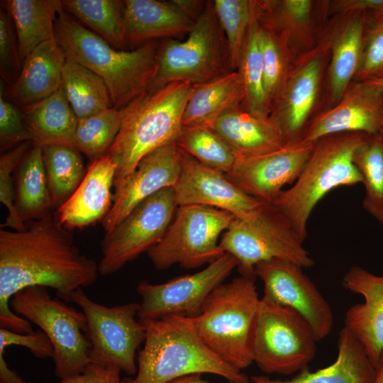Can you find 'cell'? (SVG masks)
<instances>
[{
  "label": "cell",
  "mask_w": 383,
  "mask_h": 383,
  "mask_svg": "<svg viewBox=\"0 0 383 383\" xmlns=\"http://www.w3.org/2000/svg\"><path fill=\"white\" fill-rule=\"evenodd\" d=\"M383 113V91L362 82L350 84L340 100L309 121L301 140L315 143L333 134L379 133Z\"/></svg>",
  "instance_id": "d6986e66"
},
{
  "label": "cell",
  "mask_w": 383,
  "mask_h": 383,
  "mask_svg": "<svg viewBox=\"0 0 383 383\" xmlns=\"http://www.w3.org/2000/svg\"><path fill=\"white\" fill-rule=\"evenodd\" d=\"M121 372L113 366L90 362L80 374L61 379L56 383H123Z\"/></svg>",
  "instance_id": "7dc6e473"
},
{
  "label": "cell",
  "mask_w": 383,
  "mask_h": 383,
  "mask_svg": "<svg viewBox=\"0 0 383 383\" xmlns=\"http://www.w3.org/2000/svg\"><path fill=\"white\" fill-rule=\"evenodd\" d=\"M168 383H209V382L204 380L201 377V374H191V375L178 378ZM230 383H235V382H230Z\"/></svg>",
  "instance_id": "f907efd6"
},
{
  "label": "cell",
  "mask_w": 383,
  "mask_h": 383,
  "mask_svg": "<svg viewBox=\"0 0 383 383\" xmlns=\"http://www.w3.org/2000/svg\"><path fill=\"white\" fill-rule=\"evenodd\" d=\"M243 101V89L237 70L207 83L192 85L182 126L209 127L225 111L242 106Z\"/></svg>",
  "instance_id": "f1b7e54d"
},
{
  "label": "cell",
  "mask_w": 383,
  "mask_h": 383,
  "mask_svg": "<svg viewBox=\"0 0 383 383\" xmlns=\"http://www.w3.org/2000/svg\"><path fill=\"white\" fill-rule=\"evenodd\" d=\"M175 143L201 163L225 174L229 173L236 155L212 128L204 126H182Z\"/></svg>",
  "instance_id": "74e56055"
},
{
  "label": "cell",
  "mask_w": 383,
  "mask_h": 383,
  "mask_svg": "<svg viewBox=\"0 0 383 383\" xmlns=\"http://www.w3.org/2000/svg\"><path fill=\"white\" fill-rule=\"evenodd\" d=\"M353 162L362 178L365 210L383 224V140L370 135L355 152Z\"/></svg>",
  "instance_id": "f35d334b"
},
{
  "label": "cell",
  "mask_w": 383,
  "mask_h": 383,
  "mask_svg": "<svg viewBox=\"0 0 383 383\" xmlns=\"http://www.w3.org/2000/svg\"><path fill=\"white\" fill-rule=\"evenodd\" d=\"M232 71L224 33L213 1H207L186 40H162L156 72L148 91L174 82L201 84Z\"/></svg>",
  "instance_id": "52a82bcc"
},
{
  "label": "cell",
  "mask_w": 383,
  "mask_h": 383,
  "mask_svg": "<svg viewBox=\"0 0 383 383\" xmlns=\"http://www.w3.org/2000/svg\"><path fill=\"white\" fill-rule=\"evenodd\" d=\"M370 16L355 81H367L383 76V16L372 13Z\"/></svg>",
  "instance_id": "7bdbcfd3"
},
{
  "label": "cell",
  "mask_w": 383,
  "mask_h": 383,
  "mask_svg": "<svg viewBox=\"0 0 383 383\" xmlns=\"http://www.w3.org/2000/svg\"><path fill=\"white\" fill-rule=\"evenodd\" d=\"M213 5L227 41L231 69L235 71L255 18V1L214 0Z\"/></svg>",
  "instance_id": "ab89813d"
},
{
  "label": "cell",
  "mask_w": 383,
  "mask_h": 383,
  "mask_svg": "<svg viewBox=\"0 0 383 383\" xmlns=\"http://www.w3.org/2000/svg\"><path fill=\"white\" fill-rule=\"evenodd\" d=\"M255 279L240 275L221 284L192 318L204 343L240 371L253 362L252 337L260 301Z\"/></svg>",
  "instance_id": "8992f818"
},
{
  "label": "cell",
  "mask_w": 383,
  "mask_h": 383,
  "mask_svg": "<svg viewBox=\"0 0 383 383\" xmlns=\"http://www.w3.org/2000/svg\"><path fill=\"white\" fill-rule=\"evenodd\" d=\"M70 301L79 306L85 315L90 362L135 374L136 351L146 335L143 323L136 319L140 304L107 306L91 300L82 288L72 294Z\"/></svg>",
  "instance_id": "7c38bea8"
},
{
  "label": "cell",
  "mask_w": 383,
  "mask_h": 383,
  "mask_svg": "<svg viewBox=\"0 0 383 383\" xmlns=\"http://www.w3.org/2000/svg\"><path fill=\"white\" fill-rule=\"evenodd\" d=\"M21 113L35 145L76 148L78 118L62 87L44 99L23 106Z\"/></svg>",
  "instance_id": "4316f807"
},
{
  "label": "cell",
  "mask_w": 383,
  "mask_h": 383,
  "mask_svg": "<svg viewBox=\"0 0 383 383\" xmlns=\"http://www.w3.org/2000/svg\"><path fill=\"white\" fill-rule=\"evenodd\" d=\"M235 218L206 206H177L163 237L147 254L158 270L175 264L187 269L210 264L224 254L218 238Z\"/></svg>",
  "instance_id": "8fae6325"
},
{
  "label": "cell",
  "mask_w": 383,
  "mask_h": 383,
  "mask_svg": "<svg viewBox=\"0 0 383 383\" xmlns=\"http://www.w3.org/2000/svg\"><path fill=\"white\" fill-rule=\"evenodd\" d=\"M332 11L345 14L372 13L383 9V0H340L331 4Z\"/></svg>",
  "instance_id": "c3c4849f"
},
{
  "label": "cell",
  "mask_w": 383,
  "mask_h": 383,
  "mask_svg": "<svg viewBox=\"0 0 383 383\" xmlns=\"http://www.w3.org/2000/svg\"><path fill=\"white\" fill-rule=\"evenodd\" d=\"M362 82H365L369 84L370 85L383 91V76L379 78L374 79L367 80V81H362Z\"/></svg>",
  "instance_id": "f5cc1de1"
},
{
  "label": "cell",
  "mask_w": 383,
  "mask_h": 383,
  "mask_svg": "<svg viewBox=\"0 0 383 383\" xmlns=\"http://www.w3.org/2000/svg\"><path fill=\"white\" fill-rule=\"evenodd\" d=\"M62 77L63 89L78 119L113 107L105 82L89 69L66 57Z\"/></svg>",
  "instance_id": "1f68e13d"
},
{
  "label": "cell",
  "mask_w": 383,
  "mask_h": 383,
  "mask_svg": "<svg viewBox=\"0 0 383 383\" xmlns=\"http://www.w3.org/2000/svg\"><path fill=\"white\" fill-rule=\"evenodd\" d=\"M123 13L127 46L188 34L195 23L174 0H126Z\"/></svg>",
  "instance_id": "603a6c76"
},
{
  "label": "cell",
  "mask_w": 383,
  "mask_h": 383,
  "mask_svg": "<svg viewBox=\"0 0 383 383\" xmlns=\"http://www.w3.org/2000/svg\"><path fill=\"white\" fill-rule=\"evenodd\" d=\"M369 135L345 133L316 140L296 180L272 202L289 219L303 243L309 218L320 200L338 187L362 183L353 157Z\"/></svg>",
  "instance_id": "5b68a950"
},
{
  "label": "cell",
  "mask_w": 383,
  "mask_h": 383,
  "mask_svg": "<svg viewBox=\"0 0 383 383\" xmlns=\"http://www.w3.org/2000/svg\"><path fill=\"white\" fill-rule=\"evenodd\" d=\"M209 127L225 140L237 158L265 154L286 144L280 126L272 116H255L242 106L225 111Z\"/></svg>",
  "instance_id": "cb8c5ba5"
},
{
  "label": "cell",
  "mask_w": 383,
  "mask_h": 383,
  "mask_svg": "<svg viewBox=\"0 0 383 383\" xmlns=\"http://www.w3.org/2000/svg\"><path fill=\"white\" fill-rule=\"evenodd\" d=\"M26 226L22 231H0V328L18 333L33 330L10 307L16 293L41 286L70 301L75 290L92 285L99 274L98 264L79 251L52 213Z\"/></svg>",
  "instance_id": "6da1fadb"
},
{
  "label": "cell",
  "mask_w": 383,
  "mask_h": 383,
  "mask_svg": "<svg viewBox=\"0 0 383 383\" xmlns=\"http://www.w3.org/2000/svg\"><path fill=\"white\" fill-rule=\"evenodd\" d=\"M343 285L364 297L363 303L347 311L344 327L377 366L383 352V276L353 266L344 275Z\"/></svg>",
  "instance_id": "ffe728a7"
},
{
  "label": "cell",
  "mask_w": 383,
  "mask_h": 383,
  "mask_svg": "<svg viewBox=\"0 0 383 383\" xmlns=\"http://www.w3.org/2000/svg\"><path fill=\"white\" fill-rule=\"evenodd\" d=\"M219 245L238 262L240 275L255 277V267L270 260L311 267L313 260L289 219L272 203H265L252 216L235 218L223 233Z\"/></svg>",
  "instance_id": "ba28073f"
},
{
  "label": "cell",
  "mask_w": 383,
  "mask_h": 383,
  "mask_svg": "<svg viewBox=\"0 0 383 383\" xmlns=\"http://www.w3.org/2000/svg\"><path fill=\"white\" fill-rule=\"evenodd\" d=\"M62 5L109 44L120 50L127 46L123 1L64 0Z\"/></svg>",
  "instance_id": "e575fe53"
},
{
  "label": "cell",
  "mask_w": 383,
  "mask_h": 383,
  "mask_svg": "<svg viewBox=\"0 0 383 383\" xmlns=\"http://www.w3.org/2000/svg\"><path fill=\"white\" fill-rule=\"evenodd\" d=\"M121 110L111 107L97 114L78 119L76 148L93 160L106 155L121 125Z\"/></svg>",
  "instance_id": "60d3db41"
},
{
  "label": "cell",
  "mask_w": 383,
  "mask_h": 383,
  "mask_svg": "<svg viewBox=\"0 0 383 383\" xmlns=\"http://www.w3.org/2000/svg\"><path fill=\"white\" fill-rule=\"evenodd\" d=\"M238 265L231 254L224 253L202 270L161 284L140 281L136 291L141 298L138 313L140 321L169 315L197 316L211 294Z\"/></svg>",
  "instance_id": "5bb4252c"
},
{
  "label": "cell",
  "mask_w": 383,
  "mask_h": 383,
  "mask_svg": "<svg viewBox=\"0 0 383 383\" xmlns=\"http://www.w3.org/2000/svg\"><path fill=\"white\" fill-rule=\"evenodd\" d=\"M257 28L258 23L255 18L250 26L237 71L243 89V109L253 115L265 117L270 116V111L265 91Z\"/></svg>",
  "instance_id": "8d00e7d4"
},
{
  "label": "cell",
  "mask_w": 383,
  "mask_h": 383,
  "mask_svg": "<svg viewBox=\"0 0 383 383\" xmlns=\"http://www.w3.org/2000/svg\"><path fill=\"white\" fill-rule=\"evenodd\" d=\"M378 134L381 137L382 140H383V113H382V123H381L380 129Z\"/></svg>",
  "instance_id": "db71d44e"
},
{
  "label": "cell",
  "mask_w": 383,
  "mask_h": 383,
  "mask_svg": "<svg viewBox=\"0 0 383 383\" xmlns=\"http://www.w3.org/2000/svg\"><path fill=\"white\" fill-rule=\"evenodd\" d=\"M33 145V141L22 143L3 152L0 157V201L8 211L6 221L1 227L10 228L16 231H24L27 227L15 206L16 196L11 174Z\"/></svg>",
  "instance_id": "b9f144b4"
},
{
  "label": "cell",
  "mask_w": 383,
  "mask_h": 383,
  "mask_svg": "<svg viewBox=\"0 0 383 383\" xmlns=\"http://www.w3.org/2000/svg\"><path fill=\"white\" fill-rule=\"evenodd\" d=\"M13 21L4 9L0 11V74L10 85L18 77L22 69L18 43L16 42Z\"/></svg>",
  "instance_id": "ee69618b"
},
{
  "label": "cell",
  "mask_w": 383,
  "mask_h": 383,
  "mask_svg": "<svg viewBox=\"0 0 383 383\" xmlns=\"http://www.w3.org/2000/svg\"><path fill=\"white\" fill-rule=\"evenodd\" d=\"M374 13L383 16V9L382 10H380V11H379L377 12H374Z\"/></svg>",
  "instance_id": "11a10c76"
},
{
  "label": "cell",
  "mask_w": 383,
  "mask_h": 383,
  "mask_svg": "<svg viewBox=\"0 0 383 383\" xmlns=\"http://www.w3.org/2000/svg\"><path fill=\"white\" fill-rule=\"evenodd\" d=\"M192 85L174 82L147 91L121 109L120 131L106 155L116 165L115 182L148 154L176 141Z\"/></svg>",
  "instance_id": "277c9868"
},
{
  "label": "cell",
  "mask_w": 383,
  "mask_h": 383,
  "mask_svg": "<svg viewBox=\"0 0 383 383\" xmlns=\"http://www.w3.org/2000/svg\"><path fill=\"white\" fill-rule=\"evenodd\" d=\"M367 14H351L333 39L328 73L331 107L340 100L358 70L368 22Z\"/></svg>",
  "instance_id": "83f0119b"
},
{
  "label": "cell",
  "mask_w": 383,
  "mask_h": 383,
  "mask_svg": "<svg viewBox=\"0 0 383 383\" xmlns=\"http://www.w3.org/2000/svg\"><path fill=\"white\" fill-rule=\"evenodd\" d=\"M174 3L193 21H196L204 11L207 1L174 0Z\"/></svg>",
  "instance_id": "681fc988"
},
{
  "label": "cell",
  "mask_w": 383,
  "mask_h": 383,
  "mask_svg": "<svg viewBox=\"0 0 383 383\" xmlns=\"http://www.w3.org/2000/svg\"><path fill=\"white\" fill-rule=\"evenodd\" d=\"M177 208L173 187H166L137 205L117 226L104 233L100 243L99 274H113L148 252L163 237Z\"/></svg>",
  "instance_id": "4fadbf2b"
},
{
  "label": "cell",
  "mask_w": 383,
  "mask_h": 383,
  "mask_svg": "<svg viewBox=\"0 0 383 383\" xmlns=\"http://www.w3.org/2000/svg\"><path fill=\"white\" fill-rule=\"evenodd\" d=\"M376 372V365L344 327L339 333L337 358L331 365L316 372L304 368L295 377L286 380L254 375L250 381L252 383H374Z\"/></svg>",
  "instance_id": "d4e9b609"
},
{
  "label": "cell",
  "mask_w": 383,
  "mask_h": 383,
  "mask_svg": "<svg viewBox=\"0 0 383 383\" xmlns=\"http://www.w3.org/2000/svg\"><path fill=\"white\" fill-rule=\"evenodd\" d=\"M15 206L26 223L53 208L43 157V148L33 145L16 167Z\"/></svg>",
  "instance_id": "4dcf8cb0"
},
{
  "label": "cell",
  "mask_w": 383,
  "mask_h": 383,
  "mask_svg": "<svg viewBox=\"0 0 383 383\" xmlns=\"http://www.w3.org/2000/svg\"><path fill=\"white\" fill-rule=\"evenodd\" d=\"M374 383H383V352L377 365L376 377Z\"/></svg>",
  "instance_id": "816d5d0a"
},
{
  "label": "cell",
  "mask_w": 383,
  "mask_h": 383,
  "mask_svg": "<svg viewBox=\"0 0 383 383\" xmlns=\"http://www.w3.org/2000/svg\"><path fill=\"white\" fill-rule=\"evenodd\" d=\"M255 274L263 282V296L298 313L309 323L317 341L330 334L332 309L302 267L274 259L258 263Z\"/></svg>",
  "instance_id": "9a60e30c"
},
{
  "label": "cell",
  "mask_w": 383,
  "mask_h": 383,
  "mask_svg": "<svg viewBox=\"0 0 383 383\" xmlns=\"http://www.w3.org/2000/svg\"><path fill=\"white\" fill-rule=\"evenodd\" d=\"M116 173V165L109 155L93 160L78 188L57 209V221L70 231L102 222L113 204Z\"/></svg>",
  "instance_id": "7402d4cb"
},
{
  "label": "cell",
  "mask_w": 383,
  "mask_h": 383,
  "mask_svg": "<svg viewBox=\"0 0 383 383\" xmlns=\"http://www.w3.org/2000/svg\"><path fill=\"white\" fill-rule=\"evenodd\" d=\"M313 9L310 0L255 1L257 22L282 36L292 50L293 40L306 37L311 31Z\"/></svg>",
  "instance_id": "d6a6232c"
},
{
  "label": "cell",
  "mask_w": 383,
  "mask_h": 383,
  "mask_svg": "<svg viewBox=\"0 0 383 383\" xmlns=\"http://www.w3.org/2000/svg\"><path fill=\"white\" fill-rule=\"evenodd\" d=\"M2 82L0 86V148L6 152L22 143L33 141L21 111L4 97Z\"/></svg>",
  "instance_id": "f6af8a7d"
},
{
  "label": "cell",
  "mask_w": 383,
  "mask_h": 383,
  "mask_svg": "<svg viewBox=\"0 0 383 383\" xmlns=\"http://www.w3.org/2000/svg\"><path fill=\"white\" fill-rule=\"evenodd\" d=\"M257 36L265 91L271 114L293 68L291 64L292 50L283 37L259 23Z\"/></svg>",
  "instance_id": "d590c367"
},
{
  "label": "cell",
  "mask_w": 383,
  "mask_h": 383,
  "mask_svg": "<svg viewBox=\"0 0 383 383\" xmlns=\"http://www.w3.org/2000/svg\"><path fill=\"white\" fill-rule=\"evenodd\" d=\"M11 345L25 347L40 359L52 357L54 352L50 340L42 330L18 333L0 328V353H4L6 348Z\"/></svg>",
  "instance_id": "bcb514c9"
},
{
  "label": "cell",
  "mask_w": 383,
  "mask_h": 383,
  "mask_svg": "<svg viewBox=\"0 0 383 383\" xmlns=\"http://www.w3.org/2000/svg\"><path fill=\"white\" fill-rule=\"evenodd\" d=\"M317 340L294 310L260 299L252 337L253 362L267 374H292L308 367Z\"/></svg>",
  "instance_id": "30bf717a"
},
{
  "label": "cell",
  "mask_w": 383,
  "mask_h": 383,
  "mask_svg": "<svg viewBox=\"0 0 383 383\" xmlns=\"http://www.w3.org/2000/svg\"><path fill=\"white\" fill-rule=\"evenodd\" d=\"M10 307L17 315L38 326L50 340L55 374L60 379L83 372L90 362V343L82 311L50 296L48 288L31 286L16 293Z\"/></svg>",
  "instance_id": "9c48e42d"
},
{
  "label": "cell",
  "mask_w": 383,
  "mask_h": 383,
  "mask_svg": "<svg viewBox=\"0 0 383 383\" xmlns=\"http://www.w3.org/2000/svg\"><path fill=\"white\" fill-rule=\"evenodd\" d=\"M65 59L55 38L42 43L23 60L18 77L10 85L9 96L25 106L50 96L62 87Z\"/></svg>",
  "instance_id": "484cf974"
},
{
  "label": "cell",
  "mask_w": 383,
  "mask_h": 383,
  "mask_svg": "<svg viewBox=\"0 0 383 383\" xmlns=\"http://www.w3.org/2000/svg\"><path fill=\"white\" fill-rule=\"evenodd\" d=\"M54 33L66 57L104 79L113 107L121 109L148 90L156 72L162 40L150 41L131 50H118L64 10L56 18Z\"/></svg>",
  "instance_id": "7a4b0ae2"
},
{
  "label": "cell",
  "mask_w": 383,
  "mask_h": 383,
  "mask_svg": "<svg viewBox=\"0 0 383 383\" xmlns=\"http://www.w3.org/2000/svg\"><path fill=\"white\" fill-rule=\"evenodd\" d=\"M3 4L15 26L22 62L38 45L55 38V21L63 10L62 1L7 0Z\"/></svg>",
  "instance_id": "f546056e"
},
{
  "label": "cell",
  "mask_w": 383,
  "mask_h": 383,
  "mask_svg": "<svg viewBox=\"0 0 383 383\" xmlns=\"http://www.w3.org/2000/svg\"><path fill=\"white\" fill-rule=\"evenodd\" d=\"M43 157L53 208L63 204L76 191L87 171L79 150L63 145L43 146Z\"/></svg>",
  "instance_id": "836d02e7"
},
{
  "label": "cell",
  "mask_w": 383,
  "mask_h": 383,
  "mask_svg": "<svg viewBox=\"0 0 383 383\" xmlns=\"http://www.w3.org/2000/svg\"><path fill=\"white\" fill-rule=\"evenodd\" d=\"M314 143L299 140L265 154L238 157L227 178L243 192L272 203L286 184H293Z\"/></svg>",
  "instance_id": "e0dca14e"
},
{
  "label": "cell",
  "mask_w": 383,
  "mask_h": 383,
  "mask_svg": "<svg viewBox=\"0 0 383 383\" xmlns=\"http://www.w3.org/2000/svg\"><path fill=\"white\" fill-rule=\"evenodd\" d=\"M145 328L134 378L123 383H168L202 373L221 376L230 382L250 383L248 377L218 357L199 335L193 318L169 315L141 321Z\"/></svg>",
  "instance_id": "3957f363"
},
{
  "label": "cell",
  "mask_w": 383,
  "mask_h": 383,
  "mask_svg": "<svg viewBox=\"0 0 383 383\" xmlns=\"http://www.w3.org/2000/svg\"><path fill=\"white\" fill-rule=\"evenodd\" d=\"M315 51L292 68L271 116L277 121L285 143L301 140L315 104L321 82L323 58Z\"/></svg>",
  "instance_id": "44dd1931"
},
{
  "label": "cell",
  "mask_w": 383,
  "mask_h": 383,
  "mask_svg": "<svg viewBox=\"0 0 383 383\" xmlns=\"http://www.w3.org/2000/svg\"><path fill=\"white\" fill-rule=\"evenodd\" d=\"M177 153L180 172L173 187L177 206H206L243 218L255 214L265 204L240 190L225 173L204 165L178 147Z\"/></svg>",
  "instance_id": "2e32d148"
},
{
  "label": "cell",
  "mask_w": 383,
  "mask_h": 383,
  "mask_svg": "<svg viewBox=\"0 0 383 383\" xmlns=\"http://www.w3.org/2000/svg\"><path fill=\"white\" fill-rule=\"evenodd\" d=\"M179 172L175 142L145 155L131 174L114 183L113 204L101 222L104 232L113 230L147 198L166 187H174Z\"/></svg>",
  "instance_id": "ac0fdd59"
}]
</instances>
